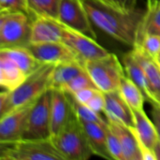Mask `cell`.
I'll return each instance as SVG.
<instances>
[{
	"label": "cell",
	"instance_id": "6da1fadb",
	"mask_svg": "<svg viewBox=\"0 0 160 160\" xmlns=\"http://www.w3.org/2000/svg\"><path fill=\"white\" fill-rule=\"evenodd\" d=\"M90 19L101 31L130 47L138 41V36L145 10L136 8L125 11L101 0H82Z\"/></svg>",
	"mask_w": 160,
	"mask_h": 160
},
{
	"label": "cell",
	"instance_id": "7a4b0ae2",
	"mask_svg": "<svg viewBox=\"0 0 160 160\" xmlns=\"http://www.w3.org/2000/svg\"><path fill=\"white\" fill-rule=\"evenodd\" d=\"M55 65L42 64L27 76L25 81L15 90H4L0 94V115L33 103L51 89L52 73Z\"/></svg>",
	"mask_w": 160,
	"mask_h": 160
},
{
	"label": "cell",
	"instance_id": "3957f363",
	"mask_svg": "<svg viewBox=\"0 0 160 160\" xmlns=\"http://www.w3.org/2000/svg\"><path fill=\"white\" fill-rule=\"evenodd\" d=\"M51 140L65 160H87L94 156L78 117L52 135Z\"/></svg>",
	"mask_w": 160,
	"mask_h": 160
},
{
	"label": "cell",
	"instance_id": "277c9868",
	"mask_svg": "<svg viewBox=\"0 0 160 160\" xmlns=\"http://www.w3.org/2000/svg\"><path fill=\"white\" fill-rule=\"evenodd\" d=\"M0 153L2 160H65L51 139L0 142Z\"/></svg>",
	"mask_w": 160,
	"mask_h": 160
},
{
	"label": "cell",
	"instance_id": "5b68a950",
	"mask_svg": "<svg viewBox=\"0 0 160 160\" xmlns=\"http://www.w3.org/2000/svg\"><path fill=\"white\" fill-rule=\"evenodd\" d=\"M32 18L22 11L1 12L0 49L28 47L31 43Z\"/></svg>",
	"mask_w": 160,
	"mask_h": 160
},
{
	"label": "cell",
	"instance_id": "8992f818",
	"mask_svg": "<svg viewBox=\"0 0 160 160\" xmlns=\"http://www.w3.org/2000/svg\"><path fill=\"white\" fill-rule=\"evenodd\" d=\"M84 68L96 86L103 93L118 90L126 75L123 64L116 54L111 52L105 57L85 62Z\"/></svg>",
	"mask_w": 160,
	"mask_h": 160
},
{
	"label": "cell",
	"instance_id": "52a82bcc",
	"mask_svg": "<svg viewBox=\"0 0 160 160\" xmlns=\"http://www.w3.org/2000/svg\"><path fill=\"white\" fill-rule=\"evenodd\" d=\"M51 131V89L46 91L34 103L25 126L22 140H48Z\"/></svg>",
	"mask_w": 160,
	"mask_h": 160
},
{
	"label": "cell",
	"instance_id": "ba28073f",
	"mask_svg": "<svg viewBox=\"0 0 160 160\" xmlns=\"http://www.w3.org/2000/svg\"><path fill=\"white\" fill-rule=\"evenodd\" d=\"M58 21L68 28L97 39L93 22L82 0H61Z\"/></svg>",
	"mask_w": 160,
	"mask_h": 160
},
{
	"label": "cell",
	"instance_id": "9c48e42d",
	"mask_svg": "<svg viewBox=\"0 0 160 160\" xmlns=\"http://www.w3.org/2000/svg\"><path fill=\"white\" fill-rule=\"evenodd\" d=\"M62 42L73 51L83 65L87 61L99 59L110 53V52L98 43L97 39L65 25Z\"/></svg>",
	"mask_w": 160,
	"mask_h": 160
},
{
	"label": "cell",
	"instance_id": "30bf717a",
	"mask_svg": "<svg viewBox=\"0 0 160 160\" xmlns=\"http://www.w3.org/2000/svg\"><path fill=\"white\" fill-rule=\"evenodd\" d=\"M70 95L63 89H51V131L52 136L59 132L76 118Z\"/></svg>",
	"mask_w": 160,
	"mask_h": 160
},
{
	"label": "cell",
	"instance_id": "8fae6325",
	"mask_svg": "<svg viewBox=\"0 0 160 160\" xmlns=\"http://www.w3.org/2000/svg\"><path fill=\"white\" fill-rule=\"evenodd\" d=\"M35 102L17 108L1 116L0 142H13L22 140L29 112Z\"/></svg>",
	"mask_w": 160,
	"mask_h": 160
},
{
	"label": "cell",
	"instance_id": "7c38bea8",
	"mask_svg": "<svg viewBox=\"0 0 160 160\" xmlns=\"http://www.w3.org/2000/svg\"><path fill=\"white\" fill-rule=\"evenodd\" d=\"M133 113L135 123L134 129L142 145V160H156L153 149L159 141L156 126L143 109L133 110Z\"/></svg>",
	"mask_w": 160,
	"mask_h": 160
},
{
	"label": "cell",
	"instance_id": "4fadbf2b",
	"mask_svg": "<svg viewBox=\"0 0 160 160\" xmlns=\"http://www.w3.org/2000/svg\"><path fill=\"white\" fill-rule=\"evenodd\" d=\"M28 49L41 64L57 65L65 62L80 61L73 51L62 41L31 43L28 46Z\"/></svg>",
	"mask_w": 160,
	"mask_h": 160
},
{
	"label": "cell",
	"instance_id": "5bb4252c",
	"mask_svg": "<svg viewBox=\"0 0 160 160\" xmlns=\"http://www.w3.org/2000/svg\"><path fill=\"white\" fill-rule=\"evenodd\" d=\"M106 119L109 127L120 141L125 160H142V145L134 128H130L112 117H106Z\"/></svg>",
	"mask_w": 160,
	"mask_h": 160
},
{
	"label": "cell",
	"instance_id": "9a60e30c",
	"mask_svg": "<svg viewBox=\"0 0 160 160\" xmlns=\"http://www.w3.org/2000/svg\"><path fill=\"white\" fill-rule=\"evenodd\" d=\"M63 33L64 24L58 20L43 16H36L32 19L31 43L60 42Z\"/></svg>",
	"mask_w": 160,
	"mask_h": 160
},
{
	"label": "cell",
	"instance_id": "2e32d148",
	"mask_svg": "<svg viewBox=\"0 0 160 160\" xmlns=\"http://www.w3.org/2000/svg\"><path fill=\"white\" fill-rule=\"evenodd\" d=\"M105 116L115 118L125 125L134 128V113L118 90L105 93Z\"/></svg>",
	"mask_w": 160,
	"mask_h": 160
},
{
	"label": "cell",
	"instance_id": "e0dca14e",
	"mask_svg": "<svg viewBox=\"0 0 160 160\" xmlns=\"http://www.w3.org/2000/svg\"><path fill=\"white\" fill-rule=\"evenodd\" d=\"M122 64L124 66L127 76L129 77L140 87V89L142 90V92L143 93V95L146 98V101L150 102L151 105L156 104L155 99L152 96L150 87H149L146 73H145L141 62L135 56L133 50L127 52L123 56Z\"/></svg>",
	"mask_w": 160,
	"mask_h": 160
},
{
	"label": "cell",
	"instance_id": "ac0fdd59",
	"mask_svg": "<svg viewBox=\"0 0 160 160\" xmlns=\"http://www.w3.org/2000/svg\"><path fill=\"white\" fill-rule=\"evenodd\" d=\"M80 122L83 128L93 154L105 159H112L108 149L107 136L105 130L108 125L103 127L93 122H87L83 120H80Z\"/></svg>",
	"mask_w": 160,
	"mask_h": 160
},
{
	"label": "cell",
	"instance_id": "d6986e66",
	"mask_svg": "<svg viewBox=\"0 0 160 160\" xmlns=\"http://www.w3.org/2000/svg\"><path fill=\"white\" fill-rule=\"evenodd\" d=\"M132 50L146 73L149 87L156 104H160V67L158 61L147 55L138 46L133 47Z\"/></svg>",
	"mask_w": 160,
	"mask_h": 160
},
{
	"label": "cell",
	"instance_id": "ffe728a7",
	"mask_svg": "<svg viewBox=\"0 0 160 160\" xmlns=\"http://www.w3.org/2000/svg\"><path fill=\"white\" fill-rule=\"evenodd\" d=\"M26 78L27 75L12 60L0 53V85L4 90H15Z\"/></svg>",
	"mask_w": 160,
	"mask_h": 160
},
{
	"label": "cell",
	"instance_id": "44dd1931",
	"mask_svg": "<svg viewBox=\"0 0 160 160\" xmlns=\"http://www.w3.org/2000/svg\"><path fill=\"white\" fill-rule=\"evenodd\" d=\"M85 70L84 65L80 61L65 62L55 65L52 73L51 89H64L69 82Z\"/></svg>",
	"mask_w": 160,
	"mask_h": 160
},
{
	"label": "cell",
	"instance_id": "7402d4cb",
	"mask_svg": "<svg viewBox=\"0 0 160 160\" xmlns=\"http://www.w3.org/2000/svg\"><path fill=\"white\" fill-rule=\"evenodd\" d=\"M0 53L6 55L10 60H12L27 76L42 65L34 56L28 47L0 49Z\"/></svg>",
	"mask_w": 160,
	"mask_h": 160
},
{
	"label": "cell",
	"instance_id": "603a6c76",
	"mask_svg": "<svg viewBox=\"0 0 160 160\" xmlns=\"http://www.w3.org/2000/svg\"><path fill=\"white\" fill-rule=\"evenodd\" d=\"M148 34L160 36V1L147 4L136 45L140 44L143 37Z\"/></svg>",
	"mask_w": 160,
	"mask_h": 160
},
{
	"label": "cell",
	"instance_id": "cb8c5ba5",
	"mask_svg": "<svg viewBox=\"0 0 160 160\" xmlns=\"http://www.w3.org/2000/svg\"><path fill=\"white\" fill-rule=\"evenodd\" d=\"M118 91L132 110L143 109L146 98L140 87L127 75L122 79Z\"/></svg>",
	"mask_w": 160,
	"mask_h": 160
},
{
	"label": "cell",
	"instance_id": "d4e9b609",
	"mask_svg": "<svg viewBox=\"0 0 160 160\" xmlns=\"http://www.w3.org/2000/svg\"><path fill=\"white\" fill-rule=\"evenodd\" d=\"M61 0H28L30 16H43L58 20Z\"/></svg>",
	"mask_w": 160,
	"mask_h": 160
},
{
	"label": "cell",
	"instance_id": "484cf974",
	"mask_svg": "<svg viewBox=\"0 0 160 160\" xmlns=\"http://www.w3.org/2000/svg\"><path fill=\"white\" fill-rule=\"evenodd\" d=\"M69 94V93H68ZM70 98H71V101L75 110V113L77 115V117L80 120H83V121H87V122H93V123H97L98 125H101L103 127L108 125V121L107 119L104 120L101 117V114L96 112L95 111H93L92 109H90L89 107H87L86 105L79 102L71 94Z\"/></svg>",
	"mask_w": 160,
	"mask_h": 160
},
{
	"label": "cell",
	"instance_id": "4316f807",
	"mask_svg": "<svg viewBox=\"0 0 160 160\" xmlns=\"http://www.w3.org/2000/svg\"><path fill=\"white\" fill-rule=\"evenodd\" d=\"M136 46L140 47L151 58L158 60L160 55V36L154 34L145 35L140 44Z\"/></svg>",
	"mask_w": 160,
	"mask_h": 160
},
{
	"label": "cell",
	"instance_id": "83f0119b",
	"mask_svg": "<svg viewBox=\"0 0 160 160\" xmlns=\"http://www.w3.org/2000/svg\"><path fill=\"white\" fill-rule=\"evenodd\" d=\"M87 88H98L94 83L93 80L85 70L84 72L81 73L77 77H75L71 82H69L66 87L63 89L70 94H75L81 90L87 89Z\"/></svg>",
	"mask_w": 160,
	"mask_h": 160
},
{
	"label": "cell",
	"instance_id": "f1b7e54d",
	"mask_svg": "<svg viewBox=\"0 0 160 160\" xmlns=\"http://www.w3.org/2000/svg\"><path fill=\"white\" fill-rule=\"evenodd\" d=\"M106 136H107V142H108V149L112 158L114 160H125L122 145L120 143L119 139L115 135V133L111 129L109 125L105 128Z\"/></svg>",
	"mask_w": 160,
	"mask_h": 160
},
{
	"label": "cell",
	"instance_id": "f546056e",
	"mask_svg": "<svg viewBox=\"0 0 160 160\" xmlns=\"http://www.w3.org/2000/svg\"><path fill=\"white\" fill-rule=\"evenodd\" d=\"M22 11L30 15L28 0H0V12Z\"/></svg>",
	"mask_w": 160,
	"mask_h": 160
},
{
	"label": "cell",
	"instance_id": "4dcf8cb0",
	"mask_svg": "<svg viewBox=\"0 0 160 160\" xmlns=\"http://www.w3.org/2000/svg\"><path fill=\"white\" fill-rule=\"evenodd\" d=\"M101 1L125 11H131L137 8V0H101Z\"/></svg>",
	"mask_w": 160,
	"mask_h": 160
},
{
	"label": "cell",
	"instance_id": "1f68e13d",
	"mask_svg": "<svg viewBox=\"0 0 160 160\" xmlns=\"http://www.w3.org/2000/svg\"><path fill=\"white\" fill-rule=\"evenodd\" d=\"M152 120L156 126L158 130V134L160 141V104H153L152 105Z\"/></svg>",
	"mask_w": 160,
	"mask_h": 160
},
{
	"label": "cell",
	"instance_id": "d6a6232c",
	"mask_svg": "<svg viewBox=\"0 0 160 160\" xmlns=\"http://www.w3.org/2000/svg\"><path fill=\"white\" fill-rule=\"evenodd\" d=\"M153 152H154V155H155V158H156V160H160V141H158L154 149H153Z\"/></svg>",
	"mask_w": 160,
	"mask_h": 160
},
{
	"label": "cell",
	"instance_id": "836d02e7",
	"mask_svg": "<svg viewBox=\"0 0 160 160\" xmlns=\"http://www.w3.org/2000/svg\"><path fill=\"white\" fill-rule=\"evenodd\" d=\"M158 1H160V0H147V4H153V3H156Z\"/></svg>",
	"mask_w": 160,
	"mask_h": 160
},
{
	"label": "cell",
	"instance_id": "e575fe53",
	"mask_svg": "<svg viewBox=\"0 0 160 160\" xmlns=\"http://www.w3.org/2000/svg\"><path fill=\"white\" fill-rule=\"evenodd\" d=\"M157 61H158V65H159V67H160V55H159V57L158 58V60H157Z\"/></svg>",
	"mask_w": 160,
	"mask_h": 160
}]
</instances>
